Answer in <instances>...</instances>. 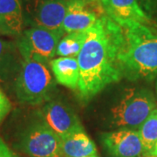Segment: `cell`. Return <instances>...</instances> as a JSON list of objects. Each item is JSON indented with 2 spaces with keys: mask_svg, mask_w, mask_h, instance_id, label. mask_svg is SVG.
<instances>
[{
  "mask_svg": "<svg viewBox=\"0 0 157 157\" xmlns=\"http://www.w3.org/2000/svg\"><path fill=\"white\" fill-rule=\"evenodd\" d=\"M101 3L106 14L121 27L132 23L151 26L150 20L138 0H101Z\"/></svg>",
  "mask_w": 157,
  "mask_h": 157,
  "instance_id": "8fae6325",
  "label": "cell"
},
{
  "mask_svg": "<svg viewBox=\"0 0 157 157\" xmlns=\"http://www.w3.org/2000/svg\"><path fill=\"white\" fill-rule=\"evenodd\" d=\"M155 91H156V94H157V77H156V81H155Z\"/></svg>",
  "mask_w": 157,
  "mask_h": 157,
  "instance_id": "7402d4cb",
  "label": "cell"
},
{
  "mask_svg": "<svg viewBox=\"0 0 157 157\" xmlns=\"http://www.w3.org/2000/svg\"><path fill=\"white\" fill-rule=\"evenodd\" d=\"M86 34L77 57L79 67L77 91L83 100H89L123 78L120 53L124 33L122 27L106 14L86 29Z\"/></svg>",
  "mask_w": 157,
  "mask_h": 157,
  "instance_id": "6da1fadb",
  "label": "cell"
},
{
  "mask_svg": "<svg viewBox=\"0 0 157 157\" xmlns=\"http://www.w3.org/2000/svg\"><path fill=\"white\" fill-rule=\"evenodd\" d=\"M43 120L60 138L83 129L77 115L66 105L51 101L42 110Z\"/></svg>",
  "mask_w": 157,
  "mask_h": 157,
  "instance_id": "30bf717a",
  "label": "cell"
},
{
  "mask_svg": "<svg viewBox=\"0 0 157 157\" xmlns=\"http://www.w3.org/2000/svg\"><path fill=\"white\" fill-rule=\"evenodd\" d=\"M64 33L65 32L39 27L24 30L17 42L23 59H33L47 64L56 55L57 46Z\"/></svg>",
  "mask_w": 157,
  "mask_h": 157,
  "instance_id": "5b68a950",
  "label": "cell"
},
{
  "mask_svg": "<svg viewBox=\"0 0 157 157\" xmlns=\"http://www.w3.org/2000/svg\"><path fill=\"white\" fill-rule=\"evenodd\" d=\"M140 7L150 20L151 26L157 29V0H138Z\"/></svg>",
  "mask_w": 157,
  "mask_h": 157,
  "instance_id": "ac0fdd59",
  "label": "cell"
},
{
  "mask_svg": "<svg viewBox=\"0 0 157 157\" xmlns=\"http://www.w3.org/2000/svg\"><path fill=\"white\" fill-rule=\"evenodd\" d=\"M11 109V103L7 96L0 90V122L7 116Z\"/></svg>",
  "mask_w": 157,
  "mask_h": 157,
  "instance_id": "d6986e66",
  "label": "cell"
},
{
  "mask_svg": "<svg viewBox=\"0 0 157 157\" xmlns=\"http://www.w3.org/2000/svg\"><path fill=\"white\" fill-rule=\"evenodd\" d=\"M22 63L17 43L0 39V84L15 82Z\"/></svg>",
  "mask_w": 157,
  "mask_h": 157,
  "instance_id": "7c38bea8",
  "label": "cell"
},
{
  "mask_svg": "<svg viewBox=\"0 0 157 157\" xmlns=\"http://www.w3.org/2000/svg\"><path fill=\"white\" fill-rule=\"evenodd\" d=\"M104 15L101 0H67L62 27L65 33L85 31Z\"/></svg>",
  "mask_w": 157,
  "mask_h": 157,
  "instance_id": "ba28073f",
  "label": "cell"
},
{
  "mask_svg": "<svg viewBox=\"0 0 157 157\" xmlns=\"http://www.w3.org/2000/svg\"><path fill=\"white\" fill-rule=\"evenodd\" d=\"M86 30L73 32L63 37L57 46L56 55L59 57H78L84 45L86 39Z\"/></svg>",
  "mask_w": 157,
  "mask_h": 157,
  "instance_id": "2e32d148",
  "label": "cell"
},
{
  "mask_svg": "<svg viewBox=\"0 0 157 157\" xmlns=\"http://www.w3.org/2000/svg\"><path fill=\"white\" fill-rule=\"evenodd\" d=\"M101 141L112 157H141L143 146L139 133L133 128H120L104 133Z\"/></svg>",
  "mask_w": 157,
  "mask_h": 157,
  "instance_id": "9c48e42d",
  "label": "cell"
},
{
  "mask_svg": "<svg viewBox=\"0 0 157 157\" xmlns=\"http://www.w3.org/2000/svg\"><path fill=\"white\" fill-rule=\"evenodd\" d=\"M141 157H155V156H152V155H143V156Z\"/></svg>",
  "mask_w": 157,
  "mask_h": 157,
  "instance_id": "cb8c5ba5",
  "label": "cell"
},
{
  "mask_svg": "<svg viewBox=\"0 0 157 157\" xmlns=\"http://www.w3.org/2000/svg\"><path fill=\"white\" fill-rule=\"evenodd\" d=\"M155 108L156 101L149 90L127 88L111 109V127L118 128L140 127Z\"/></svg>",
  "mask_w": 157,
  "mask_h": 157,
  "instance_id": "277c9868",
  "label": "cell"
},
{
  "mask_svg": "<svg viewBox=\"0 0 157 157\" xmlns=\"http://www.w3.org/2000/svg\"><path fill=\"white\" fill-rule=\"evenodd\" d=\"M0 34H3V32H2V30L0 28Z\"/></svg>",
  "mask_w": 157,
  "mask_h": 157,
  "instance_id": "d4e9b609",
  "label": "cell"
},
{
  "mask_svg": "<svg viewBox=\"0 0 157 157\" xmlns=\"http://www.w3.org/2000/svg\"><path fill=\"white\" fill-rule=\"evenodd\" d=\"M25 24L31 27L64 32L67 0H21Z\"/></svg>",
  "mask_w": 157,
  "mask_h": 157,
  "instance_id": "8992f818",
  "label": "cell"
},
{
  "mask_svg": "<svg viewBox=\"0 0 157 157\" xmlns=\"http://www.w3.org/2000/svg\"><path fill=\"white\" fill-rule=\"evenodd\" d=\"M138 133L142 142L144 155H150L157 142V108L140 125Z\"/></svg>",
  "mask_w": 157,
  "mask_h": 157,
  "instance_id": "e0dca14e",
  "label": "cell"
},
{
  "mask_svg": "<svg viewBox=\"0 0 157 157\" xmlns=\"http://www.w3.org/2000/svg\"><path fill=\"white\" fill-rule=\"evenodd\" d=\"M50 67L59 84L77 91L79 79V67L76 57H59L52 59Z\"/></svg>",
  "mask_w": 157,
  "mask_h": 157,
  "instance_id": "5bb4252c",
  "label": "cell"
},
{
  "mask_svg": "<svg viewBox=\"0 0 157 157\" xmlns=\"http://www.w3.org/2000/svg\"><path fill=\"white\" fill-rule=\"evenodd\" d=\"M87 157H99L98 155H91V156H87Z\"/></svg>",
  "mask_w": 157,
  "mask_h": 157,
  "instance_id": "603a6c76",
  "label": "cell"
},
{
  "mask_svg": "<svg viewBox=\"0 0 157 157\" xmlns=\"http://www.w3.org/2000/svg\"><path fill=\"white\" fill-rule=\"evenodd\" d=\"M122 29L120 61L123 77L131 81L153 80L157 77V29L140 23Z\"/></svg>",
  "mask_w": 157,
  "mask_h": 157,
  "instance_id": "7a4b0ae2",
  "label": "cell"
},
{
  "mask_svg": "<svg viewBox=\"0 0 157 157\" xmlns=\"http://www.w3.org/2000/svg\"><path fill=\"white\" fill-rule=\"evenodd\" d=\"M0 157H17L0 137Z\"/></svg>",
  "mask_w": 157,
  "mask_h": 157,
  "instance_id": "ffe728a7",
  "label": "cell"
},
{
  "mask_svg": "<svg viewBox=\"0 0 157 157\" xmlns=\"http://www.w3.org/2000/svg\"><path fill=\"white\" fill-rule=\"evenodd\" d=\"M64 157H87L97 155L95 144L84 129L77 130L62 138Z\"/></svg>",
  "mask_w": 157,
  "mask_h": 157,
  "instance_id": "9a60e30c",
  "label": "cell"
},
{
  "mask_svg": "<svg viewBox=\"0 0 157 157\" xmlns=\"http://www.w3.org/2000/svg\"><path fill=\"white\" fill-rule=\"evenodd\" d=\"M25 25L22 1L0 0V28L3 34L19 36Z\"/></svg>",
  "mask_w": 157,
  "mask_h": 157,
  "instance_id": "4fadbf2b",
  "label": "cell"
},
{
  "mask_svg": "<svg viewBox=\"0 0 157 157\" xmlns=\"http://www.w3.org/2000/svg\"><path fill=\"white\" fill-rule=\"evenodd\" d=\"M150 155H152V156L157 157V142H156V144H155V146L154 147V148H153V150H152Z\"/></svg>",
  "mask_w": 157,
  "mask_h": 157,
  "instance_id": "44dd1931",
  "label": "cell"
},
{
  "mask_svg": "<svg viewBox=\"0 0 157 157\" xmlns=\"http://www.w3.org/2000/svg\"><path fill=\"white\" fill-rule=\"evenodd\" d=\"M19 147L30 157H64L61 138L45 121L27 128L21 136Z\"/></svg>",
  "mask_w": 157,
  "mask_h": 157,
  "instance_id": "52a82bcc",
  "label": "cell"
},
{
  "mask_svg": "<svg viewBox=\"0 0 157 157\" xmlns=\"http://www.w3.org/2000/svg\"><path fill=\"white\" fill-rule=\"evenodd\" d=\"M54 88L47 64L23 59L22 67L14 82L17 100L25 104L38 105L48 101Z\"/></svg>",
  "mask_w": 157,
  "mask_h": 157,
  "instance_id": "3957f363",
  "label": "cell"
}]
</instances>
